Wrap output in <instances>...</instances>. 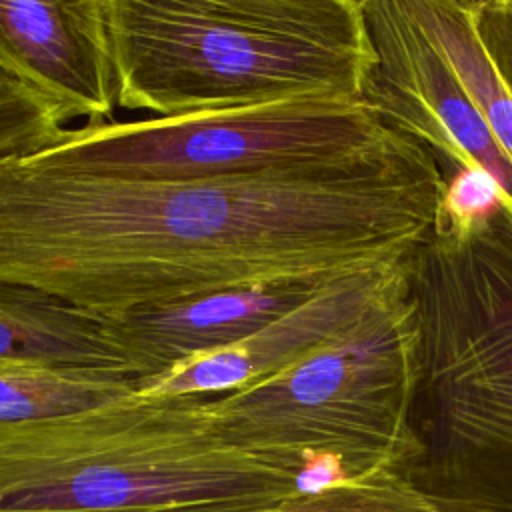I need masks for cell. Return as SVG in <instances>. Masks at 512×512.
I'll return each instance as SVG.
<instances>
[{
	"label": "cell",
	"mask_w": 512,
	"mask_h": 512,
	"mask_svg": "<svg viewBox=\"0 0 512 512\" xmlns=\"http://www.w3.org/2000/svg\"><path fill=\"white\" fill-rule=\"evenodd\" d=\"M444 184L408 134L342 164L226 178L0 166V282L116 318L238 284L392 266L434 232Z\"/></svg>",
	"instance_id": "1"
},
{
	"label": "cell",
	"mask_w": 512,
	"mask_h": 512,
	"mask_svg": "<svg viewBox=\"0 0 512 512\" xmlns=\"http://www.w3.org/2000/svg\"><path fill=\"white\" fill-rule=\"evenodd\" d=\"M306 488L308 472L224 438L204 394L0 424V512H254Z\"/></svg>",
	"instance_id": "2"
},
{
	"label": "cell",
	"mask_w": 512,
	"mask_h": 512,
	"mask_svg": "<svg viewBox=\"0 0 512 512\" xmlns=\"http://www.w3.org/2000/svg\"><path fill=\"white\" fill-rule=\"evenodd\" d=\"M102 2L126 110L362 100L376 62L360 0Z\"/></svg>",
	"instance_id": "3"
},
{
	"label": "cell",
	"mask_w": 512,
	"mask_h": 512,
	"mask_svg": "<svg viewBox=\"0 0 512 512\" xmlns=\"http://www.w3.org/2000/svg\"><path fill=\"white\" fill-rule=\"evenodd\" d=\"M418 322L410 480L444 512H512V232L436 226L406 260Z\"/></svg>",
	"instance_id": "4"
},
{
	"label": "cell",
	"mask_w": 512,
	"mask_h": 512,
	"mask_svg": "<svg viewBox=\"0 0 512 512\" xmlns=\"http://www.w3.org/2000/svg\"><path fill=\"white\" fill-rule=\"evenodd\" d=\"M420 338L406 266L348 328L256 384L212 396L224 438L310 474L316 486L412 476Z\"/></svg>",
	"instance_id": "5"
},
{
	"label": "cell",
	"mask_w": 512,
	"mask_h": 512,
	"mask_svg": "<svg viewBox=\"0 0 512 512\" xmlns=\"http://www.w3.org/2000/svg\"><path fill=\"white\" fill-rule=\"evenodd\" d=\"M400 134L364 100H296L90 122L24 164L140 182L226 178L358 160Z\"/></svg>",
	"instance_id": "6"
},
{
	"label": "cell",
	"mask_w": 512,
	"mask_h": 512,
	"mask_svg": "<svg viewBox=\"0 0 512 512\" xmlns=\"http://www.w3.org/2000/svg\"><path fill=\"white\" fill-rule=\"evenodd\" d=\"M376 62L362 100L382 122L422 142L442 172H484L512 232V158L456 72L402 0H360Z\"/></svg>",
	"instance_id": "7"
},
{
	"label": "cell",
	"mask_w": 512,
	"mask_h": 512,
	"mask_svg": "<svg viewBox=\"0 0 512 512\" xmlns=\"http://www.w3.org/2000/svg\"><path fill=\"white\" fill-rule=\"evenodd\" d=\"M0 68L48 96L64 122H102L118 106L102 0H0Z\"/></svg>",
	"instance_id": "8"
},
{
	"label": "cell",
	"mask_w": 512,
	"mask_h": 512,
	"mask_svg": "<svg viewBox=\"0 0 512 512\" xmlns=\"http://www.w3.org/2000/svg\"><path fill=\"white\" fill-rule=\"evenodd\" d=\"M336 278L342 276H288L238 284L106 320L142 382L246 340Z\"/></svg>",
	"instance_id": "9"
},
{
	"label": "cell",
	"mask_w": 512,
	"mask_h": 512,
	"mask_svg": "<svg viewBox=\"0 0 512 512\" xmlns=\"http://www.w3.org/2000/svg\"><path fill=\"white\" fill-rule=\"evenodd\" d=\"M406 260L336 278L246 340L146 378L140 390L216 396L274 376L358 320L402 276Z\"/></svg>",
	"instance_id": "10"
},
{
	"label": "cell",
	"mask_w": 512,
	"mask_h": 512,
	"mask_svg": "<svg viewBox=\"0 0 512 512\" xmlns=\"http://www.w3.org/2000/svg\"><path fill=\"white\" fill-rule=\"evenodd\" d=\"M0 360L134 374L108 320L54 292L0 282Z\"/></svg>",
	"instance_id": "11"
},
{
	"label": "cell",
	"mask_w": 512,
	"mask_h": 512,
	"mask_svg": "<svg viewBox=\"0 0 512 512\" xmlns=\"http://www.w3.org/2000/svg\"><path fill=\"white\" fill-rule=\"evenodd\" d=\"M138 390L140 378L126 372L52 368L0 360V424L74 416Z\"/></svg>",
	"instance_id": "12"
},
{
	"label": "cell",
	"mask_w": 512,
	"mask_h": 512,
	"mask_svg": "<svg viewBox=\"0 0 512 512\" xmlns=\"http://www.w3.org/2000/svg\"><path fill=\"white\" fill-rule=\"evenodd\" d=\"M456 72L512 158V94L476 32L474 10L450 0H402Z\"/></svg>",
	"instance_id": "13"
},
{
	"label": "cell",
	"mask_w": 512,
	"mask_h": 512,
	"mask_svg": "<svg viewBox=\"0 0 512 512\" xmlns=\"http://www.w3.org/2000/svg\"><path fill=\"white\" fill-rule=\"evenodd\" d=\"M56 104L18 74L0 68V166L24 164L64 136Z\"/></svg>",
	"instance_id": "14"
},
{
	"label": "cell",
	"mask_w": 512,
	"mask_h": 512,
	"mask_svg": "<svg viewBox=\"0 0 512 512\" xmlns=\"http://www.w3.org/2000/svg\"><path fill=\"white\" fill-rule=\"evenodd\" d=\"M254 512H444L402 474L342 480L298 494Z\"/></svg>",
	"instance_id": "15"
},
{
	"label": "cell",
	"mask_w": 512,
	"mask_h": 512,
	"mask_svg": "<svg viewBox=\"0 0 512 512\" xmlns=\"http://www.w3.org/2000/svg\"><path fill=\"white\" fill-rule=\"evenodd\" d=\"M444 180L436 226L466 230L502 216L498 190L484 172L456 168L446 172Z\"/></svg>",
	"instance_id": "16"
},
{
	"label": "cell",
	"mask_w": 512,
	"mask_h": 512,
	"mask_svg": "<svg viewBox=\"0 0 512 512\" xmlns=\"http://www.w3.org/2000/svg\"><path fill=\"white\" fill-rule=\"evenodd\" d=\"M480 42L512 94V0H488L474 10Z\"/></svg>",
	"instance_id": "17"
},
{
	"label": "cell",
	"mask_w": 512,
	"mask_h": 512,
	"mask_svg": "<svg viewBox=\"0 0 512 512\" xmlns=\"http://www.w3.org/2000/svg\"><path fill=\"white\" fill-rule=\"evenodd\" d=\"M450 2H456V4H460V6H464V8H470V10H476V8H480L482 4H486L488 0H450Z\"/></svg>",
	"instance_id": "18"
}]
</instances>
